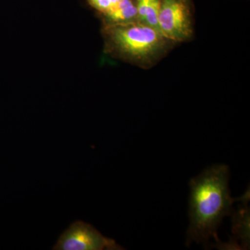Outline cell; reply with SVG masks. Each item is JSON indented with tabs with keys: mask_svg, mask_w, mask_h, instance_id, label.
Instances as JSON below:
<instances>
[{
	"mask_svg": "<svg viewBox=\"0 0 250 250\" xmlns=\"http://www.w3.org/2000/svg\"><path fill=\"white\" fill-rule=\"evenodd\" d=\"M229 170L225 165H215L204 170L190 182L189 200L190 225L187 245L192 242L205 247L211 238H217V230L223 218L231 215L234 202L249 197L232 198L229 188Z\"/></svg>",
	"mask_w": 250,
	"mask_h": 250,
	"instance_id": "1",
	"label": "cell"
},
{
	"mask_svg": "<svg viewBox=\"0 0 250 250\" xmlns=\"http://www.w3.org/2000/svg\"><path fill=\"white\" fill-rule=\"evenodd\" d=\"M104 52L113 58L149 70L177 45L162 33L139 22L103 24Z\"/></svg>",
	"mask_w": 250,
	"mask_h": 250,
	"instance_id": "2",
	"label": "cell"
},
{
	"mask_svg": "<svg viewBox=\"0 0 250 250\" xmlns=\"http://www.w3.org/2000/svg\"><path fill=\"white\" fill-rule=\"evenodd\" d=\"M192 0H161L158 24L163 35L176 43L192 40L194 16Z\"/></svg>",
	"mask_w": 250,
	"mask_h": 250,
	"instance_id": "3",
	"label": "cell"
},
{
	"mask_svg": "<svg viewBox=\"0 0 250 250\" xmlns=\"http://www.w3.org/2000/svg\"><path fill=\"white\" fill-rule=\"evenodd\" d=\"M54 250H120L124 248L103 236L93 225L77 220L64 231Z\"/></svg>",
	"mask_w": 250,
	"mask_h": 250,
	"instance_id": "4",
	"label": "cell"
},
{
	"mask_svg": "<svg viewBox=\"0 0 250 250\" xmlns=\"http://www.w3.org/2000/svg\"><path fill=\"white\" fill-rule=\"evenodd\" d=\"M103 24H123L138 22V13L134 0H120L107 14L101 15Z\"/></svg>",
	"mask_w": 250,
	"mask_h": 250,
	"instance_id": "5",
	"label": "cell"
},
{
	"mask_svg": "<svg viewBox=\"0 0 250 250\" xmlns=\"http://www.w3.org/2000/svg\"><path fill=\"white\" fill-rule=\"evenodd\" d=\"M138 13V22L159 30L158 16L161 0H134Z\"/></svg>",
	"mask_w": 250,
	"mask_h": 250,
	"instance_id": "6",
	"label": "cell"
},
{
	"mask_svg": "<svg viewBox=\"0 0 250 250\" xmlns=\"http://www.w3.org/2000/svg\"><path fill=\"white\" fill-rule=\"evenodd\" d=\"M88 4L101 15L107 14L119 2L120 0H87Z\"/></svg>",
	"mask_w": 250,
	"mask_h": 250,
	"instance_id": "7",
	"label": "cell"
}]
</instances>
